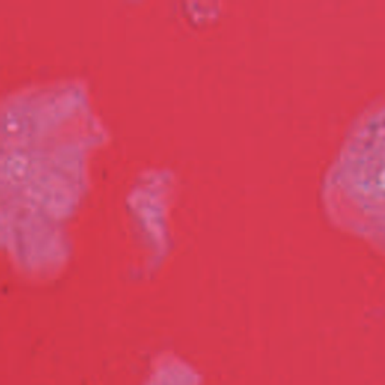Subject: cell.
<instances>
[{"mask_svg":"<svg viewBox=\"0 0 385 385\" xmlns=\"http://www.w3.org/2000/svg\"><path fill=\"white\" fill-rule=\"evenodd\" d=\"M325 202L342 226L385 247V103L347 134L327 173Z\"/></svg>","mask_w":385,"mask_h":385,"instance_id":"cell-1","label":"cell"}]
</instances>
